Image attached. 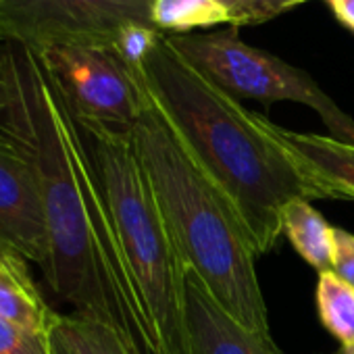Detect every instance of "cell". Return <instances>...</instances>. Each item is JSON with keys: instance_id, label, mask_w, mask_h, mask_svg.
Instances as JSON below:
<instances>
[{"instance_id": "7402d4cb", "label": "cell", "mask_w": 354, "mask_h": 354, "mask_svg": "<svg viewBox=\"0 0 354 354\" xmlns=\"http://www.w3.org/2000/svg\"><path fill=\"white\" fill-rule=\"evenodd\" d=\"M55 346H57V354H71V352H69L63 344H59L57 339H55Z\"/></svg>"}, {"instance_id": "9c48e42d", "label": "cell", "mask_w": 354, "mask_h": 354, "mask_svg": "<svg viewBox=\"0 0 354 354\" xmlns=\"http://www.w3.org/2000/svg\"><path fill=\"white\" fill-rule=\"evenodd\" d=\"M186 327L192 354H283L271 335L238 323L186 269Z\"/></svg>"}, {"instance_id": "6da1fadb", "label": "cell", "mask_w": 354, "mask_h": 354, "mask_svg": "<svg viewBox=\"0 0 354 354\" xmlns=\"http://www.w3.org/2000/svg\"><path fill=\"white\" fill-rule=\"evenodd\" d=\"M0 129L30 156L42 198L50 290L77 315L113 327L136 354L150 333L117 242L86 138L34 48L3 42Z\"/></svg>"}, {"instance_id": "5bb4252c", "label": "cell", "mask_w": 354, "mask_h": 354, "mask_svg": "<svg viewBox=\"0 0 354 354\" xmlns=\"http://www.w3.org/2000/svg\"><path fill=\"white\" fill-rule=\"evenodd\" d=\"M315 302L323 327L342 346L354 348V286L333 271H323L317 277Z\"/></svg>"}, {"instance_id": "30bf717a", "label": "cell", "mask_w": 354, "mask_h": 354, "mask_svg": "<svg viewBox=\"0 0 354 354\" xmlns=\"http://www.w3.org/2000/svg\"><path fill=\"white\" fill-rule=\"evenodd\" d=\"M0 319L46 333H53L59 321V313H55L40 294L28 269V261L3 252H0Z\"/></svg>"}, {"instance_id": "ba28073f", "label": "cell", "mask_w": 354, "mask_h": 354, "mask_svg": "<svg viewBox=\"0 0 354 354\" xmlns=\"http://www.w3.org/2000/svg\"><path fill=\"white\" fill-rule=\"evenodd\" d=\"M0 252L40 269L48 263V236L38 177L28 152L0 129Z\"/></svg>"}, {"instance_id": "52a82bcc", "label": "cell", "mask_w": 354, "mask_h": 354, "mask_svg": "<svg viewBox=\"0 0 354 354\" xmlns=\"http://www.w3.org/2000/svg\"><path fill=\"white\" fill-rule=\"evenodd\" d=\"M150 7L152 0H0V42L113 44L127 26H152Z\"/></svg>"}, {"instance_id": "d6986e66", "label": "cell", "mask_w": 354, "mask_h": 354, "mask_svg": "<svg viewBox=\"0 0 354 354\" xmlns=\"http://www.w3.org/2000/svg\"><path fill=\"white\" fill-rule=\"evenodd\" d=\"M325 3L339 24L354 32V0H325Z\"/></svg>"}, {"instance_id": "8992f818", "label": "cell", "mask_w": 354, "mask_h": 354, "mask_svg": "<svg viewBox=\"0 0 354 354\" xmlns=\"http://www.w3.org/2000/svg\"><path fill=\"white\" fill-rule=\"evenodd\" d=\"M34 50L80 125L131 133L146 88L111 44L75 40Z\"/></svg>"}, {"instance_id": "ac0fdd59", "label": "cell", "mask_w": 354, "mask_h": 354, "mask_svg": "<svg viewBox=\"0 0 354 354\" xmlns=\"http://www.w3.org/2000/svg\"><path fill=\"white\" fill-rule=\"evenodd\" d=\"M331 271L346 283L354 286V236L339 227H335V250Z\"/></svg>"}, {"instance_id": "ffe728a7", "label": "cell", "mask_w": 354, "mask_h": 354, "mask_svg": "<svg viewBox=\"0 0 354 354\" xmlns=\"http://www.w3.org/2000/svg\"><path fill=\"white\" fill-rule=\"evenodd\" d=\"M5 104V75H3V42H0V115Z\"/></svg>"}, {"instance_id": "2e32d148", "label": "cell", "mask_w": 354, "mask_h": 354, "mask_svg": "<svg viewBox=\"0 0 354 354\" xmlns=\"http://www.w3.org/2000/svg\"><path fill=\"white\" fill-rule=\"evenodd\" d=\"M230 13V28H246V26H261L271 21L286 11L304 5L308 0H221Z\"/></svg>"}, {"instance_id": "e0dca14e", "label": "cell", "mask_w": 354, "mask_h": 354, "mask_svg": "<svg viewBox=\"0 0 354 354\" xmlns=\"http://www.w3.org/2000/svg\"><path fill=\"white\" fill-rule=\"evenodd\" d=\"M0 354H57L55 337L0 319Z\"/></svg>"}, {"instance_id": "7a4b0ae2", "label": "cell", "mask_w": 354, "mask_h": 354, "mask_svg": "<svg viewBox=\"0 0 354 354\" xmlns=\"http://www.w3.org/2000/svg\"><path fill=\"white\" fill-rule=\"evenodd\" d=\"M140 73L190 154L238 209L257 254L273 250L283 236L281 219L292 201H348L281 140L275 123L246 111L169 36L158 38Z\"/></svg>"}, {"instance_id": "5b68a950", "label": "cell", "mask_w": 354, "mask_h": 354, "mask_svg": "<svg viewBox=\"0 0 354 354\" xmlns=\"http://www.w3.org/2000/svg\"><path fill=\"white\" fill-rule=\"evenodd\" d=\"M171 44L234 98L265 104L298 102L313 109L329 136L354 144V119L304 71L283 59L246 44L236 28L169 36Z\"/></svg>"}, {"instance_id": "9a60e30c", "label": "cell", "mask_w": 354, "mask_h": 354, "mask_svg": "<svg viewBox=\"0 0 354 354\" xmlns=\"http://www.w3.org/2000/svg\"><path fill=\"white\" fill-rule=\"evenodd\" d=\"M53 337L71 354H136L113 327L77 313L59 315Z\"/></svg>"}, {"instance_id": "277c9868", "label": "cell", "mask_w": 354, "mask_h": 354, "mask_svg": "<svg viewBox=\"0 0 354 354\" xmlns=\"http://www.w3.org/2000/svg\"><path fill=\"white\" fill-rule=\"evenodd\" d=\"M80 125V123H77ZM142 304L152 354H192L186 327V263L138 158L133 138L80 125Z\"/></svg>"}, {"instance_id": "44dd1931", "label": "cell", "mask_w": 354, "mask_h": 354, "mask_svg": "<svg viewBox=\"0 0 354 354\" xmlns=\"http://www.w3.org/2000/svg\"><path fill=\"white\" fill-rule=\"evenodd\" d=\"M331 354H354V348H350V346H339L335 352H331Z\"/></svg>"}, {"instance_id": "7c38bea8", "label": "cell", "mask_w": 354, "mask_h": 354, "mask_svg": "<svg viewBox=\"0 0 354 354\" xmlns=\"http://www.w3.org/2000/svg\"><path fill=\"white\" fill-rule=\"evenodd\" d=\"M277 133L298 156L333 182L348 196V201H354V144L331 136L290 131L279 125Z\"/></svg>"}, {"instance_id": "3957f363", "label": "cell", "mask_w": 354, "mask_h": 354, "mask_svg": "<svg viewBox=\"0 0 354 354\" xmlns=\"http://www.w3.org/2000/svg\"><path fill=\"white\" fill-rule=\"evenodd\" d=\"M131 138L186 267L238 323L271 335L250 232L230 196L190 154L148 88Z\"/></svg>"}, {"instance_id": "4fadbf2b", "label": "cell", "mask_w": 354, "mask_h": 354, "mask_svg": "<svg viewBox=\"0 0 354 354\" xmlns=\"http://www.w3.org/2000/svg\"><path fill=\"white\" fill-rule=\"evenodd\" d=\"M150 19L162 36H188L232 24L221 0H152Z\"/></svg>"}, {"instance_id": "8fae6325", "label": "cell", "mask_w": 354, "mask_h": 354, "mask_svg": "<svg viewBox=\"0 0 354 354\" xmlns=\"http://www.w3.org/2000/svg\"><path fill=\"white\" fill-rule=\"evenodd\" d=\"M283 236L290 240L300 259H304L317 273L331 271L335 250V227L310 205L306 198L292 201L281 219Z\"/></svg>"}]
</instances>
